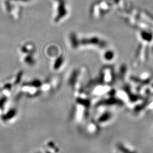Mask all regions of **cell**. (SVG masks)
I'll use <instances>...</instances> for the list:
<instances>
[{
    "instance_id": "6da1fadb",
    "label": "cell",
    "mask_w": 153,
    "mask_h": 153,
    "mask_svg": "<svg viewBox=\"0 0 153 153\" xmlns=\"http://www.w3.org/2000/svg\"><path fill=\"white\" fill-rule=\"evenodd\" d=\"M20 51L21 53L23 54H34L36 52V47L35 45L32 43H26L21 46Z\"/></svg>"
},
{
    "instance_id": "3957f363",
    "label": "cell",
    "mask_w": 153,
    "mask_h": 153,
    "mask_svg": "<svg viewBox=\"0 0 153 153\" xmlns=\"http://www.w3.org/2000/svg\"><path fill=\"white\" fill-rule=\"evenodd\" d=\"M14 2H22V3H27L31 0H10Z\"/></svg>"
},
{
    "instance_id": "7a4b0ae2",
    "label": "cell",
    "mask_w": 153,
    "mask_h": 153,
    "mask_svg": "<svg viewBox=\"0 0 153 153\" xmlns=\"http://www.w3.org/2000/svg\"><path fill=\"white\" fill-rule=\"evenodd\" d=\"M23 60L26 65L30 66H32L36 64V60L34 58V54H25L23 58Z\"/></svg>"
}]
</instances>
